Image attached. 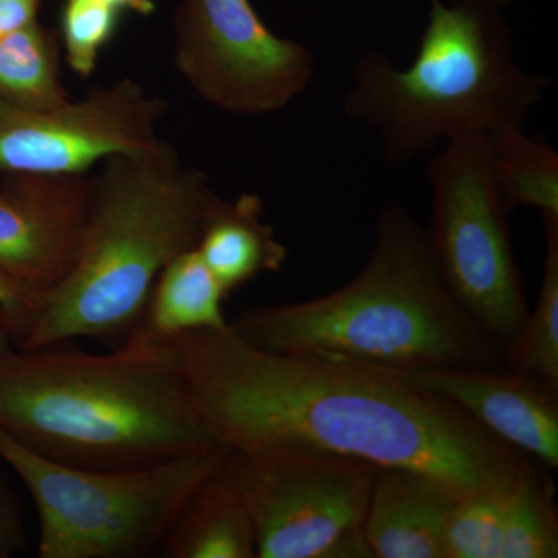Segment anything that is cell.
I'll return each instance as SVG.
<instances>
[{
  "mask_svg": "<svg viewBox=\"0 0 558 558\" xmlns=\"http://www.w3.org/2000/svg\"><path fill=\"white\" fill-rule=\"evenodd\" d=\"M191 405L220 446H303L421 473L457 498L513 486L534 459L398 371L266 351L226 330L168 339Z\"/></svg>",
  "mask_w": 558,
  "mask_h": 558,
  "instance_id": "1",
  "label": "cell"
},
{
  "mask_svg": "<svg viewBox=\"0 0 558 558\" xmlns=\"http://www.w3.org/2000/svg\"><path fill=\"white\" fill-rule=\"evenodd\" d=\"M0 429L61 464L131 469L216 449L174 348L142 325L108 354L58 347L0 355Z\"/></svg>",
  "mask_w": 558,
  "mask_h": 558,
  "instance_id": "2",
  "label": "cell"
},
{
  "mask_svg": "<svg viewBox=\"0 0 558 558\" xmlns=\"http://www.w3.org/2000/svg\"><path fill=\"white\" fill-rule=\"evenodd\" d=\"M230 328L266 351L398 373L509 371L501 344L451 295L427 229L398 205L380 213L369 258L347 286L315 300L250 310Z\"/></svg>",
  "mask_w": 558,
  "mask_h": 558,
  "instance_id": "3",
  "label": "cell"
},
{
  "mask_svg": "<svg viewBox=\"0 0 558 558\" xmlns=\"http://www.w3.org/2000/svg\"><path fill=\"white\" fill-rule=\"evenodd\" d=\"M92 175L89 218L68 277L39 301L16 348L126 337L143 317L161 270L196 248L222 197L199 168L159 148L116 154Z\"/></svg>",
  "mask_w": 558,
  "mask_h": 558,
  "instance_id": "4",
  "label": "cell"
},
{
  "mask_svg": "<svg viewBox=\"0 0 558 558\" xmlns=\"http://www.w3.org/2000/svg\"><path fill=\"white\" fill-rule=\"evenodd\" d=\"M416 58L398 69L368 50L343 98L349 119L380 137L391 163H409L451 138L526 124L550 86L515 60L508 0H429Z\"/></svg>",
  "mask_w": 558,
  "mask_h": 558,
  "instance_id": "5",
  "label": "cell"
},
{
  "mask_svg": "<svg viewBox=\"0 0 558 558\" xmlns=\"http://www.w3.org/2000/svg\"><path fill=\"white\" fill-rule=\"evenodd\" d=\"M227 447L131 469L61 464L0 429V458L31 492L39 558H143L161 542Z\"/></svg>",
  "mask_w": 558,
  "mask_h": 558,
  "instance_id": "6",
  "label": "cell"
},
{
  "mask_svg": "<svg viewBox=\"0 0 558 558\" xmlns=\"http://www.w3.org/2000/svg\"><path fill=\"white\" fill-rule=\"evenodd\" d=\"M222 472L256 531V558L373 557L363 524L380 468L303 446L227 449Z\"/></svg>",
  "mask_w": 558,
  "mask_h": 558,
  "instance_id": "7",
  "label": "cell"
},
{
  "mask_svg": "<svg viewBox=\"0 0 558 558\" xmlns=\"http://www.w3.org/2000/svg\"><path fill=\"white\" fill-rule=\"evenodd\" d=\"M433 190L429 247L462 310L502 349L519 336L529 310L509 211L492 179L487 135L444 143L427 168Z\"/></svg>",
  "mask_w": 558,
  "mask_h": 558,
  "instance_id": "8",
  "label": "cell"
},
{
  "mask_svg": "<svg viewBox=\"0 0 558 558\" xmlns=\"http://www.w3.org/2000/svg\"><path fill=\"white\" fill-rule=\"evenodd\" d=\"M174 65L202 100L258 117L306 92L315 57L270 31L250 0H182L174 20Z\"/></svg>",
  "mask_w": 558,
  "mask_h": 558,
  "instance_id": "9",
  "label": "cell"
},
{
  "mask_svg": "<svg viewBox=\"0 0 558 558\" xmlns=\"http://www.w3.org/2000/svg\"><path fill=\"white\" fill-rule=\"evenodd\" d=\"M168 102L138 81L95 87L83 100L22 109L0 100V175L86 174L116 154L159 148L157 126Z\"/></svg>",
  "mask_w": 558,
  "mask_h": 558,
  "instance_id": "10",
  "label": "cell"
},
{
  "mask_svg": "<svg viewBox=\"0 0 558 558\" xmlns=\"http://www.w3.org/2000/svg\"><path fill=\"white\" fill-rule=\"evenodd\" d=\"M86 174L10 172L0 179V275L39 301L68 277L89 218Z\"/></svg>",
  "mask_w": 558,
  "mask_h": 558,
  "instance_id": "11",
  "label": "cell"
},
{
  "mask_svg": "<svg viewBox=\"0 0 558 558\" xmlns=\"http://www.w3.org/2000/svg\"><path fill=\"white\" fill-rule=\"evenodd\" d=\"M457 403L512 449L558 469V388L512 371L442 369L400 373Z\"/></svg>",
  "mask_w": 558,
  "mask_h": 558,
  "instance_id": "12",
  "label": "cell"
},
{
  "mask_svg": "<svg viewBox=\"0 0 558 558\" xmlns=\"http://www.w3.org/2000/svg\"><path fill=\"white\" fill-rule=\"evenodd\" d=\"M451 492L421 473L379 469L366 510L365 532L376 558H446Z\"/></svg>",
  "mask_w": 558,
  "mask_h": 558,
  "instance_id": "13",
  "label": "cell"
},
{
  "mask_svg": "<svg viewBox=\"0 0 558 558\" xmlns=\"http://www.w3.org/2000/svg\"><path fill=\"white\" fill-rule=\"evenodd\" d=\"M256 194L219 202L205 223L196 250L229 296L234 290L284 266L289 252L269 223Z\"/></svg>",
  "mask_w": 558,
  "mask_h": 558,
  "instance_id": "14",
  "label": "cell"
},
{
  "mask_svg": "<svg viewBox=\"0 0 558 558\" xmlns=\"http://www.w3.org/2000/svg\"><path fill=\"white\" fill-rule=\"evenodd\" d=\"M220 464L180 510L161 542V556L256 558V531L252 515Z\"/></svg>",
  "mask_w": 558,
  "mask_h": 558,
  "instance_id": "15",
  "label": "cell"
},
{
  "mask_svg": "<svg viewBox=\"0 0 558 558\" xmlns=\"http://www.w3.org/2000/svg\"><path fill=\"white\" fill-rule=\"evenodd\" d=\"M226 299L197 250H189L161 270L138 325L161 339L226 330L230 328L222 311Z\"/></svg>",
  "mask_w": 558,
  "mask_h": 558,
  "instance_id": "16",
  "label": "cell"
},
{
  "mask_svg": "<svg viewBox=\"0 0 558 558\" xmlns=\"http://www.w3.org/2000/svg\"><path fill=\"white\" fill-rule=\"evenodd\" d=\"M492 179L508 211L527 207L558 215V154L523 126L487 135Z\"/></svg>",
  "mask_w": 558,
  "mask_h": 558,
  "instance_id": "17",
  "label": "cell"
},
{
  "mask_svg": "<svg viewBox=\"0 0 558 558\" xmlns=\"http://www.w3.org/2000/svg\"><path fill=\"white\" fill-rule=\"evenodd\" d=\"M58 28L35 22L0 38V100L22 109H53L70 101L61 83Z\"/></svg>",
  "mask_w": 558,
  "mask_h": 558,
  "instance_id": "18",
  "label": "cell"
},
{
  "mask_svg": "<svg viewBox=\"0 0 558 558\" xmlns=\"http://www.w3.org/2000/svg\"><path fill=\"white\" fill-rule=\"evenodd\" d=\"M545 260L534 310L519 336L505 348L512 373L526 374L558 388V215L543 213Z\"/></svg>",
  "mask_w": 558,
  "mask_h": 558,
  "instance_id": "19",
  "label": "cell"
},
{
  "mask_svg": "<svg viewBox=\"0 0 558 558\" xmlns=\"http://www.w3.org/2000/svg\"><path fill=\"white\" fill-rule=\"evenodd\" d=\"M553 480L532 462L509 492L498 558H557L558 517Z\"/></svg>",
  "mask_w": 558,
  "mask_h": 558,
  "instance_id": "20",
  "label": "cell"
},
{
  "mask_svg": "<svg viewBox=\"0 0 558 558\" xmlns=\"http://www.w3.org/2000/svg\"><path fill=\"white\" fill-rule=\"evenodd\" d=\"M510 488L480 492L454 501L444 534L446 558H498Z\"/></svg>",
  "mask_w": 558,
  "mask_h": 558,
  "instance_id": "21",
  "label": "cell"
},
{
  "mask_svg": "<svg viewBox=\"0 0 558 558\" xmlns=\"http://www.w3.org/2000/svg\"><path fill=\"white\" fill-rule=\"evenodd\" d=\"M123 11L102 0H64L60 16L62 54L73 73L89 78L101 51L116 36Z\"/></svg>",
  "mask_w": 558,
  "mask_h": 558,
  "instance_id": "22",
  "label": "cell"
},
{
  "mask_svg": "<svg viewBox=\"0 0 558 558\" xmlns=\"http://www.w3.org/2000/svg\"><path fill=\"white\" fill-rule=\"evenodd\" d=\"M27 548L24 517L16 492L0 476V558L17 556Z\"/></svg>",
  "mask_w": 558,
  "mask_h": 558,
  "instance_id": "23",
  "label": "cell"
},
{
  "mask_svg": "<svg viewBox=\"0 0 558 558\" xmlns=\"http://www.w3.org/2000/svg\"><path fill=\"white\" fill-rule=\"evenodd\" d=\"M44 0H0V38L38 22Z\"/></svg>",
  "mask_w": 558,
  "mask_h": 558,
  "instance_id": "24",
  "label": "cell"
},
{
  "mask_svg": "<svg viewBox=\"0 0 558 558\" xmlns=\"http://www.w3.org/2000/svg\"><path fill=\"white\" fill-rule=\"evenodd\" d=\"M0 306L9 310L20 323L21 333L38 310L39 299L0 275ZM20 333V337H21Z\"/></svg>",
  "mask_w": 558,
  "mask_h": 558,
  "instance_id": "25",
  "label": "cell"
},
{
  "mask_svg": "<svg viewBox=\"0 0 558 558\" xmlns=\"http://www.w3.org/2000/svg\"><path fill=\"white\" fill-rule=\"evenodd\" d=\"M21 328L17 319L9 310L0 306V355L13 351L20 339Z\"/></svg>",
  "mask_w": 558,
  "mask_h": 558,
  "instance_id": "26",
  "label": "cell"
},
{
  "mask_svg": "<svg viewBox=\"0 0 558 558\" xmlns=\"http://www.w3.org/2000/svg\"><path fill=\"white\" fill-rule=\"evenodd\" d=\"M109 5L116 7L120 11H130V13L140 14V16H150L156 11L154 0H102Z\"/></svg>",
  "mask_w": 558,
  "mask_h": 558,
  "instance_id": "27",
  "label": "cell"
}]
</instances>
